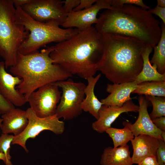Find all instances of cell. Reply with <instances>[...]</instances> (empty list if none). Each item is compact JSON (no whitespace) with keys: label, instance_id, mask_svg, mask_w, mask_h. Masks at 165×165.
Instances as JSON below:
<instances>
[{"label":"cell","instance_id":"cell-36","mask_svg":"<svg viewBox=\"0 0 165 165\" xmlns=\"http://www.w3.org/2000/svg\"><path fill=\"white\" fill-rule=\"evenodd\" d=\"M157 6L162 8H165V0H157Z\"/></svg>","mask_w":165,"mask_h":165},{"label":"cell","instance_id":"cell-20","mask_svg":"<svg viewBox=\"0 0 165 165\" xmlns=\"http://www.w3.org/2000/svg\"><path fill=\"white\" fill-rule=\"evenodd\" d=\"M153 48L147 47L142 53L143 61V68L135 80L138 84L147 81H165V74L159 73L156 67L152 65L150 62L149 56Z\"/></svg>","mask_w":165,"mask_h":165},{"label":"cell","instance_id":"cell-24","mask_svg":"<svg viewBox=\"0 0 165 165\" xmlns=\"http://www.w3.org/2000/svg\"><path fill=\"white\" fill-rule=\"evenodd\" d=\"M145 97L152 105V110L149 114L151 119L165 116V97L149 95Z\"/></svg>","mask_w":165,"mask_h":165},{"label":"cell","instance_id":"cell-23","mask_svg":"<svg viewBox=\"0 0 165 165\" xmlns=\"http://www.w3.org/2000/svg\"><path fill=\"white\" fill-rule=\"evenodd\" d=\"M124 127L118 129L110 127L105 130V132L112 139L114 148L124 146L133 139L134 136L130 129L127 126L123 125Z\"/></svg>","mask_w":165,"mask_h":165},{"label":"cell","instance_id":"cell-22","mask_svg":"<svg viewBox=\"0 0 165 165\" xmlns=\"http://www.w3.org/2000/svg\"><path fill=\"white\" fill-rule=\"evenodd\" d=\"M132 94L165 97V81H147L138 84Z\"/></svg>","mask_w":165,"mask_h":165},{"label":"cell","instance_id":"cell-15","mask_svg":"<svg viewBox=\"0 0 165 165\" xmlns=\"http://www.w3.org/2000/svg\"><path fill=\"white\" fill-rule=\"evenodd\" d=\"M138 84L135 81L118 84L108 83L106 90L110 94L101 99L100 101L106 106L121 107L125 102L132 99L130 94L136 88Z\"/></svg>","mask_w":165,"mask_h":165},{"label":"cell","instance_id":"cell-6","mask_svg":"<svg viewBox=\"0 0 165 165\" xmlns=\"http://www.w3.org/2000/svg\"><path fill=\"white\" fill-rule=\"evenodd\" d=\"M16 11L12 0H0V56L6 69L15 64L19 48L29 34L16 22Z\"/></svg>","mask_w":165,"mask_h":165},{"label":"cell","instance_id":"cell-10","mask_svg":"<svg viewBox=\"0 0 165 165\" xmlns=\"http://www.w3.org/2000/svg\"><path fill=\"white\" fill-rule=\"evenodd\" d=\"M61 96L59 87L52 83L42 86L31 93L27 102L38 117L44 118L55 114Z\"/></svg>","mask_w":165,"mask_h":165},{"label":"cell","instance_id":"cell-4","mask_svg":"<svg viewBox=\"0 0 165 165\" xmlns=\"http://www.w3.org/2000/svg\"><path fill=\"white\" fill-rule=\"evenodd\" d=\"M46 49L26 55L18 52L16 61L10 72L22 79L16 86L27 100L31 93L45 85L66 80L72 75L54 64Z\"/></svg>","mask_w":165,"mask_h":165},{"label":"cell","instance_id":"cell-12","mask_svg":"<svg viewBox=\"0 0 165 165\" xmlns=\"http://www.w3.org/2000/svg\"><path fill=\"white\" fill-rule=\"evenodd\" d=\"M138 101L139 115L137 120L133 124L128 121H124L123 125L127 126L134 137L145 134L163 140L160 136L162 131L153 123L148 113L147 108L149 101L142 95L138 97Z\"/></svg>","mask_w":165,"mask_h":165},{"label":"cell","instance_id":"cell-2","mask_svg":"<svg viewBox=\"0 0 165 165\" xmlns=\"http://www.w3.org/2000/svg\"><path fill=\"white\" fill-rule=\"evenodd\" d=\"M54 64L87 80L94 76L103 49L102 35L92 26L46 48Z\"/></svg>","mask_w":165,"mask_h":165},{"label":"cell","instance_id":"cell-19","mask_svg":"<svg viewBox=\"0 0 165 165\" xmlns=\"http://www.w3.org/2000/svg\"><path fill=\"white\" fill-rule=\"evenodd\" d=\"M101 76V74H99L95 77H91L86 80L88 84L84 90L86 97L81 105L82 110L88 112L96 120L99 118L98 112L103 104L95 96L94 89Z\"/></svg>","mask_w":165,"mask_h":165},{"label":"cell","instance_id":"cell-11","mask_svg":"<svg viewBox=\"0 0 165 165\" xmlns=\"http://www.w3.org/2000/svg\"><path fill=\"white\" fill-rule=\"evenodd\" d=\"M111 8L112 0H97L89 8L68 13L62 26L65 28H75L80 31L85 30L97 23V15L101 10Z\"/></svg>","mask_w":165,"mask_h":165},{"label":"cell","instance_id":"cell-16","mask_svg":"<svg viewBox=\"0 0 165 165\" xmlns=\"http://www.w3.org/2000/svg\"><path fill=\"white\" fill-rule=\"evenodd\" d=\"M133 149L131 157L133 164H138L146 158L156 156L159 140L145 134L135 136L131 141Z\"/></svg>","mask_w":165,"mask_h":165},{"label":"cell","instance_id":"cell-33","mask_svg":"<svg viewBox=\"0 0 165 165\" xmlns=\"http://www.w3.org/2000/svg\"><path fill=\"white\" fill-rule=\"evenodd\" d=\"M138 164V165H160L155 156L147 157Z\"/></svg>","mask_w":165,"mask_h":165},{"label":"cell","instance_id":"cell-21","mask_svg":"<svg viewBox=\"0 0 165 165\" xmlns=\"http://www.w3.org/2000/svg\"><path fill=\"white\" fill-rule=\"evenodd\" d=\"M162 33L159 41L154 47V52L150 61V63L155 66L158 72L165 74V24H161Z\"/></svg>","mask_w":165,"mask_h":165},{"label":"cell","instance_id":"cell-25","mask_svg":"<svg viewBox=\"0 0 165 165\" xmlns=\"http://www.w3.org/2000/svg\"><path fill=\"white\" fill-rule=\"evenodd\" d=\"M14 137L13 134L3 133L0 136V152L4 153L10 160L11 157L10 155V148Z\"/></svg>","mask_w":165,"mask_h":165},{"label":"cell","instance_id":"cell-5","mask_svg":"<svg viewBox=\"0 0 165 165\" xmlns=\"http://www.w3.org/2000/svg\"><path fill=\"white\" fill-rule=\"evenodd\" d=\"M16 22L23 25L29 33L18 49V52L23 55L37 51L52 42L58 43L66 40L80 31L76 28H62L55 23L39 22L31 17L21 7H16Z\"/></svg>","mask_w":165,"mask_h":165},{"label":"cell","instance_id":"cell-31","mask_svg":"<svg viewBox=\"0 0 165 165\" xmlns=\"http://www.w3.org/2000/svg\"><path fill=\"white\" fill-rule=\"evenodd\" d=\"M97 0H80L78 6L75 8L73 11H77L89 8L96 2Z\"/></svg>","mask_w":165,"mask_h":165},{"label":"cell","instance_id":"cell-38","mask_svg":"<svg viewBox=\"0 0 165 165\" xmlns=\"http://www.w3.org/2000/svg\"><path fill=\"white\" fill-rule=\"evenodd\" d=\"M1 116V115H0V128L3 120L1 118H0Z\"/></svg>","mask_w":165,"mask_h":165},{"label":"cell","instance_id":"cell-8","mask_svg":"<svg viewBox=\"0 0 165 165\" xmlns=\"http://www.w3.org/2000/svg\"><path fill=\"white\" fill-rule=\"evenodd\" d=\"M28 119V125L20 134L14 136L12 144H17L22 147L28 153L29 151L26 144L30 138H35L41 132L49 130L55 134H62L65 130L64 123L59 120L56 114L48 117L40 118L38 117L32 109L28 108L26 110Z\"/></svg>","mask_w":165,"mask_h":165},{"label":"cell","instance_id":"cell-29","mask_svg":"<svg viewBox=\"0 0 165 165\" xmlns=\"http://www.w3.org/2000/svg\"><path fill=\"white\" fill-rule=\"evenodd\" d=\"M80 0H66L62 1L64 10L67 13L72 12L79 4Z\"/></svg>","mask_w":165,"mask_h":165},{"label":"cell","instance_id":"cell-27","mask_svg":"<svg viewBox=\"0 0 165 165\" xmlns=\"http://www.w3.org/2000/svg\"><path fill=\"white\" fill-rule=\"evenodd\" d=\"M159 140V145L157 149L156 157L160 165L165 164V142L161 139Z\"/></svg>","mask_w":165,"mask_h":165},{"label":"cell","instance_id":"cell-9","mask_svg":"<svg viewBox=\"0 0 165 165\" xmlns=\"http://www.w3.org/2000/svg\"><path fill=\"white\" fill-rule=\"evenodd\" d=\"M34 20L43 23H55L61 25L67 14L60 0H30L21 7Z\"/></svg>","mask_w":165,"mask_h":165},{"label":"cell","instance_id":"cell-7","mask_svg":"<svg viewBox=\"0 0 165 165\" xmlns=\"http://www.w3.org/2000/svg\"><path fill=\"white\" fill-rule=\"evenodd\" d=\"M53 83L62 90L55 113L57 117L68 120L80 115L82 111L81 105L85 98L86 85L82 82H75L70 78Z\"/></svg>","mask_w":165,"mask_h":165},{"label":"cell","instance_id":"cell-39","mask_svg":"<svg viewBox=\"0 0 165 165\" xmlns=\"http://www.w3.org/2000/svg\"><path fill=\"white\" fill-rule=\"evenodd\" d=\"M165 165V164H163V165Z\"/></svg>","mask_w":165,"mask_h":165},{"label":"cell","instance_id":"cell-32","mask_svg":"<svg viewBox=\"0 0 165 165\" xmlns=\"http://www.w3.org/2000/svg\"><path fill=\"white\" fill-rule=\"evenodd\" d=\"M156 126L161 131H165V116H162L151 119Z\"/></svg>","mask_w":165,"mask_h":165},{"label":"cell","instance_id":"cell-3","mask_svg":"<svg viewBox=\"0 0 165 165\" xmlns=\"http://www.w3.org/2000/svg\"><path fill=\"white\" fill-rule=\"evenodd\" d=\"M159 24L148 10L125 4L105 10L98 18L95 28L101 35L115 34L132 37L153 48L161 35Z\"/></svg>","mask_w":165,"mask_h":165},{"label":"cell","instance_id":"cell-34","mask_svg":"<svg viewBox=\"0 0 165 165\" xmlns=\"http://www.w3.org/2000/svg\"><path fill=\"white\" fill-rule=\"evenodd\" d=\"M16 7H20L26 4L29 2L30 0H12Z\"/></svg>","mask_w":165,"mask_h":165},{"label":"cell","instance_id":"cell-26","mask_svg":"<svg viewBox=\"0 0 165 165\" xmlns=\"http://www.w3.org/2000/svg\"><path fill=\"white\" fill-rule=\"evenodd\" d=\"M125 4L135 5L147 10L150 8L144 3L142 0H112V7L120 6Z\"/></svg>","mask_w":165,"mask_h":165},{"label":"cell","instance_id":"cell-28","mask_svg":"<svg viewBox=\"0 0 165 165\" xmlns=\"http://www.w3.org/2000/svg\"><path fill=\"white\" fill-rule=\"evenodd\" d=\"M15 108V106L0 93V115L4 114Z\"/></svg>","mask_w":165,"mask_h":165},{"label":"cell","instance_id":"cell-30","mask_svg":"<svg viewBox=\"0 0 165 165\" xmlns=\"http://www.w3.org/2000/svg\"><path fill=\"white\" fill-rule=\"evenodd\" d=\"M148 11L152 15L155 14L159 16L165 24V8H162L157 6L153 9L150 8Z\"/></svg>","mask_w":165,"mask_h":165},{"label":"cell","instance_id":"cell-37","mask_svg":"<svg viewBox=\"0 0 165 165\" xmlns=\"http://www.w3.org/2000/svg\"><path fill=\"white\" fill-rule=\"evenodd\" d=\"M160 136L163 140L165 142V131H161Z\"/></svg>","mask_w":165,"mask_h":165},{"label":"cell","instance_id":"cell-1","mask_svg":"<svg viewBox=\"0 0 165 165\" xmlns=\"http://www.w3.org/2000/svg\"><path fill=\"white\" fill-rule=\"evenodd\" d=\"M102 35L103 49L97 71L113 83L135 81L142 70V53L146 46L132 37L115 34Z\"/></svg>","mask_w":165,"mask_h":165},{"label":"cell","instance_id":"cell-35","mask_svg":"<svg viewBox=\"0 0 165 165\" xmlns=\"http://www.w3.org/2000/svg\"><path fill=\"white\" fill-rule=\"evenodd\" d=\"M0 160H3L6 165H13L10 160L4 153L0 152Z\"/></svg>","mask_w":165,"mask_h":165},{"label":"cell","instance_id":"cell-18","mask_svg":"<svg viewBox=\"0 0 165 165\" xmlns=\"http://www.w3.org/2000/svg\"><path fill=\"white\" fill-rule=\"evenodd\" d=\"M101 165H132L129 146L126 145L117 148H105L100 160Z\"/></svg>","mask_w":165,"mask_h":165},{"label":"cell","instance_id":"cell-14","mask_svg":"<svg viewBox=\"0 0 165 165\" xmlns=\"http://www.w3.org/2000/svg\"><path fill=\"white\" fill-rule=\"evenodd\" d=\"M22 82L21 79L7 72L4 62H0V93L14 106L18 107L27 102L24 96L16 87Z\"/></svg>","mask_w":165,"mask_h":165},{"label":"cell","instance_id":"cell-17","mask_svg":"<svg viewBox=\"0 0 165 165\" xmlns=\"http://www.w3.org/2000/svg\"><path fill=\"white\" fill-rule=\"evenodd\" d=\"M2 119L0 129L2 133L19 135L25 130L28 123L26 111L15 108L1 115Z\"/></svg>","mask_w":165,"mask_h":165},{"label":"cell","instance_id":"cell-13","mask_svg":"<svg viewBox=\"0 0 165 165\" xmlns=\"http://www.w3.org/2000/svg\"><path fill=\"white\" fill-rule=\"evenodd\" d=\"M139 106L136 105L132 99L125 102L121 107L106 106L103 105L99 112V118L92 125L93 129L102 133L111 127V124L122 113L138 112Z\"/></svg>","mask_w":165,"mask_h":165}]
</instances>
